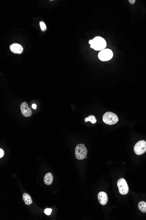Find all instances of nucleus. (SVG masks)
Segmentation results:
<instances>
[{"label":"nucleus","mask_w":146,"mask_h":220,"mask_svg":"<svg viewBox=\"0 0 146 220\" xmlns=\"http://www.w3.org/2000/svg\"><path fill=\"white\" fill-rule=\"evenodd\" d=\"M129 2L131 4H134L135 3L136 1L135 0H129Z\"/></svg>","instance_id":"nucleus-17"},{"label":"nucleus","mask_w":146,"mask_h":220,"mask_svg":"<svg viewBox=\"0 0 146 220\" xmlns=\"http://www.w3.org/2000/svg\"><path fill=\"white\" fill-rule=\"evenodd\" d=\"M84 121L87 122L88 121L91 122L92 124H95L96 122V120L95 119V116H94L91 115L87 118L84 119Z\"/></svg>","instance_id":"nucleus-13"},{"label":"nucleus","mask_w":146,"mask_h":220,"mask_svg":"<svg viewBox=\"0 0 146 220\" xmlns=\"http://www.w3.org/2000/svg\"><path fill=\"white\" fill-rule=\"evenodd\" d=\"M53 181V175L51 173H48L46 174L44 178V182L45 184L49 185L52 184Z\"/></svg>","instance_id":"nucleus-10"},{"label":"nucleus","mask_w":146,"mask_h":220,"mask_svg":"<svg viewBox=\"0 0 146 220\" xmlns=\"http://www.w3.org/2000/svg\"><path fill=\"white\" fill-rule=\"evenodd\" d=\"M52 210L51 208H46L45 210L44 213L46 215H50L52 212Z\"/></svg>","instance_id":"nucleus-15"},{"label":"nucleus","mask_w":146,"mask_h":220,"mask_svg":"<svg viewBox=\"0 0 146 220\" xmlns=\"http://www.w3.org/2000/svg\"><path fill=\"white\" fill-rule=\"evenodd\" d=\"M23 199L26 205H30L31 204H32V201L31 197L28 194L26 193L23 194Z\"/></svg>","instance_id":"nucleus-11"},{"label":"nucleus","mask_w":146,"mask_h":220,"mask_svg":"<svg viewBox=\"0 0 146 220\" xmlns=\"http://www.w3.org/2000/svg\"><path fill=\"white\" fill-rule=\"evenodd\" d=\"M4 155V152L2 149H0V158H2Z\"/></svg>","instance_id":"nucleus-16"},{"label":"nucleus","mask_w":146,"mask_h":220,"mask_svg":"<svg viewBox=\"0 0 146 220\" xmlns=\"http://www.w3.org/2000/svg\"><path fill=\"white\" fill-rule=\"evenodd\" d=\"M138 208L139 210L143 213H146V203L141 201L138 204Z\"/></svg>","instance_id":"nucleus-12"},{"label":"nucleus","mask_w":146,"mask_h":220,"mask_svg":"<svg viewBox=\"0 0 146 220\" xmlns=\"http://www.w3.org/2000/svg\"><path fill=\"white\" fill-rule=\"evenodd\" d=\"M98 198L99 203L102 205H106L108 201L107 195L104 192H99Z\"/></svg>","instance_id":"nucleus-9"},{"label":"nucleus","mask_w":146,"mask_h":220,"mask_svg":"<svg viewBox=\"0 0 146 220\" xmlns=\"http://www.w3.org/2000/svg\"><path fill=\"white\" fill-rule=\"evenodd\" d=\"M113 53L109 49H105L98 53V57L102 61H107L110 60L113 57Z\"/></svg>","instance_id":"nucleus-5"},{"label":"nucleus","mask_w":146,"mask_h":220,"mask_svg":"<svg viewBox=\"0 0 146 220\" xmlns=\"http://www.w3.org/2000/svg\"><path fill=\"white\" fill-rule=\"evenodd\" d=\"M40 27L42 31H45L46 30V26L45 23L43 22H40Z\"/></svg>","instance_id":"nucleus-14"},{"label":"nucleus","mask_w":146,"mask_h":220,"mask_svg":"<svg viewBox=\"0 0 146 220\" xmlns=\"http://www.w3.org/2000/svg\"><path fill=\"white\" fill-rule=\"evenodd\" d=\"M117 186L121 194L125 195L129 192V187L124 179H120L117 181Z\"/></svg>","instance_id":"nucleus-6"},{"label":"nucleus","mask_w":146,"mask_h":220,"mask_svg":"<svg viewBox=\"0 0 146 220\" xmlns=\"http://www.w3.org/2000/svg\"><path fill=\"white\" fill-rule=\"evenodd\" d=\"M91 48L96 51H102L106 47V42L101 37H96L93 40L89 41Z\"/></svg>","instance_id":"nucleus-1"},{"label":"nucleus","mask_w":146,"mask_h":220,"mask_svg":"<svg viewBox=\"0 0 146 220\" xmlns=\"http://www.w3.org/2000/svg\"><path fill=\"white\" fill-rule=\"evenodd\" d=\"M103 121L105 124L111 125L117 124L119 121V118L115 113L111 112H107L103 115Z\"/></svg>","instance_id":"nucleus-2"},{"label":"nucleus","mask_w":146,"mask_h":220,"mask_svg":"<svg viewBox=\"0 0 146 220\" xmlns=\"http://www.w3.org/2000/svg\"><path fill=\"white\" fill-rule=\"evenodd\" d=\"M75 154L76 158L80 160L85 159L87 156V150L84 144H79L75 149Z\"/></svg>","instance_id":"nucleus-3"},{"label":"nucleus","mask_w":146,"mask_h":220,"mask_svg":"<svg viewBox=\"0 0 146 220\" xmlns=\"http://www.w3.org/2000/svg\"><path fill=\"white\" fill-rule=\"evenodd\" d=\"M21 112L23 116L25 117H29L31 116L32 111L30 108H29L27 103L26 102H22L20 106Z\"/></svg>","instance_id":"nucleus-7"},{"label":"nucleus","mask_w":146,"mask_h":220,"mask_svg":"<svg viewBox=\"0 0 146 220\" xmlns=\"http://www.w3.org/2000/svg\"><path fill=\"white\" fill-rule=\"evenodd\" d=\"M37 105L35 104H33L32 105V108H33V109H37Z\"/></svg>","instance_id":"nucleus-18"},{"label":"nucleus","mask_w":146,"mask_h":220,"mask_svg":"<svg viewBox=\"0 0 146 220\" xmlns=\"http://www.w3.org/2000/svg\"><path fill=\"white\" fill-rule=\"evenodd\" d=\"M134 151L137 155L145 153L146 152V141L141 140L137 142L134 147Z\"/></svg>","instance_id":"nucleus-4"},{"label":"nucleus","mask_w":146,"mask_h":220,"mask_svg":"<svg viewBox=\"0 0 146 220\" xmlns=\"http://www.w3.org/2000/svg\"><path fill=\"white\" fill-rule=\"evenodd\" d=\"M10 49L13 53L15 54H21L23 51L22 46L16 43L10 45Z\"/></svg>","instance_id":"nucleus-8"}]
</instances>
